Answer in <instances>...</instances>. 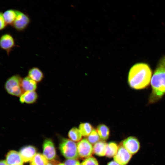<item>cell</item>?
<instances>
[{
	"mask_svg": "<svg viewBox=\"0 0 165 165\" xmlns=\"http://www.w3.org/2000/svg\"><path fill=\"white\" fill-rule=\"evenodd\" d=\"M152 72L149 65L144 62L138 63L130 68L128 76L130 87L135 90L143 89L151 82Z\"/></svg>",
	"mask_w": 165,
	"mask_h": 165,
	"instance_id": "cell-1",
	"label": "cell"
},
{
	"mask_svg": "<svg viewBox=\"0 0 165 165\" xmlns=\"http://www.w3.org/2000/svg\"><path fill=\"white\" fill-rule=\"evenodd\" d=\"M152 91L148 103L159 101L165 94V55L159 61L151 79Z\"/></svg>",
	"mask_w": 165,
	"mask_h": 165,
	"instance_id": "cell-2",
	"label": "cell"
},
{
	"mask_svg": "<svg viewBox=\"0 0 165 165\" xmlns=\"http://www.w3.org/2000/svg\"><path fill=\"white\" fill-rule=\"evenodd\" d=\"M22 79L19 75H13L6 81L5 89L9 94L16 97H20L24 92L22 87Z\"/></svg>",
	"mask_w": 165,
	"mask_h": 165,
	"instance_id": "cell-3",
	"label": "cell"
},
{
	"mask_svg": "<svg viewBox=\"0 0 165 165\" xmlns=\"http://www.w3.org/2000/svg\"><path fill=\"white\" fill-rule=\"evenodd\" d=\"M62 155L67 159H77L79 157L77 145L71 140L62 138L59 146Z\"/></svg>",
	"mask_w": 165,
	"mask_h": 165,
	"instance_id": "cell-4",
	"label": "cell"
},
{
	"mask_svg": "<svg viewBox=\"0 0 165 165\" xmlns=\"http://www.w3.org/2000/svg\"><path fill=\"white\" fill-rule=\"evenodd\" d=\"M30 22V18L27 14L16 10V17L12 26L16 30L22 31L27 28Z\"/></svg>",
	"mask_w": 165,
	"mask_h": 165,
	"instance_id": "cell-5",
	"label": "cell"
},
{
	"mask_svg": "<svg viewBox=\"0 0 165 165\" xmlns=\"http://www.w3.org/2000/svg\"><path fill=\"white\" fill-rule=\"evenodd\" d=\"M77 145L79 155L80 157L87 158L92 155L93 148L91 144L86 139H82Z\"/></svg>",
	"mask_w": 165,
	"mask_h": 165,
	"instance_id": "cell-6",
	"label": "cell"
},
{
	"mask_svg": "<svg viewBox=\"0 0 165 165\" xmlns=\"http://www.w3.org/2000/svg\"><path fill=\"white\" fill-rule=\"evenodd\" d=\"M131 157L132 154L123 145H120L119 147L116 154L114 157V159L120 165H126Z\"/></svg>",
	"mask_w": 165,
	"mask_h": 165,
	"instance_id": "cell-7",
	"label": "cell"
},
{
	"mask_svg": "<svg viewBox=\"0 0 165 165\" xmlns=\"http://www.w3.org/2000/svg\"><path fill=\"white\" fill-rule=\"evenodd\" d=\"M43 155L48 160H53L56 156V151L54 144L49 138L45 139L43 145Z\"/></svg>",
	"mask_w": 165,
	"mask_h": 165,
	"instance_id": "cell-8",
	"label": "cell"
},
{
	"mask_svg": "<svg viewBox=\"0 0 165 165\" xmlns=\"http://www.w3.org/2000/svg\"><path fill=\"white\" fill-rule=\"evenodd\" d=\"M122 145L131 154H134L139 150L140 143L134 137L130 136L122 142Z\"/></svg>",
	"mask_w": 165,
	"mask_h": 165,
	"instance_id": "cell-9",
	"label": "cell"
},
{
	"mask_svg": "<svg viewBox=\"0 0 165 165\" xmlns=\"http://www.w3.org/2000/svg\"><path fill=\"white\" fill-rule=\"evenodd\" d=\"M15 42L13 36L10 34L5 33L0 37V46L1 48L9 53L15 46Z\"/></svg>",
	"mask_w": 165,
	"mask_h": 165,
	"instance_id": "cell-10",
	"label": "cell"
},
{
	"mask_svg": "<svg viewBox=\"0 0 165 165\" xmlns=\"http://www.w3.org/2000/svg\"><path fill=\"white\" fill-rule=\"evenodd\" d=\"M19 153L24 162H30L36 154V150L33 146L28 145L22 148Z\"/></svg>",
	"mask_w": 165,
	"mask_h": 165,
	"instance_id": "cell-11",
	"label": "cell"
},
{
	"mask_svg": "<svg viewBox=\"0 0 165 165\" xmlns=\"http://www.w3.org/2000/svg\"><path fill=\"white\" fill-rule=\"evenodd\" d=\"M6 161L8 165H23L24 161L19 152L11 150L7 153Z\"/></svg>",
	"mask_w": 165,
	"mask_h": 165,
	"instance_id": "cell-12",
	"label": "cell"
},
{
	"mask_svg": "<svg viewBox=\"0 0 165 165\" xmlns=\"http://www.w3.org/2000/svg\"><path fill=\"white\" fill-rule=\"evenodd\" d=\"M38 97V95L35 91H26L20 97L19 101L22 104H32L36 101Z\"/></svg>",
	"mask_w": 165,
	"mask_h": 165,
	"instance_id": "cell-13",
	"label": "cell"
},
{
	"mask_svg": "<svg viewBox=\"0 0 165 165\" xmlns=\"http://www.w3.org/2000/svg\"><path fill=\"white\" fill-rule=\"evenodd\" d=\"M22 87L24 92L35 91L37 87V82L28 76L22 79Z\"/></svg>",
	"mask_w": 165,
	"mask_h": 165,
	"instance_id": "cell-14",
	"label": "cell"
},
{
	"mask_svg": "<svg viewBox=\"0 0 165 165\" xmlns=\"http://www.w3.org/2000/svg\"><path fill=\"white\" fill-rule=\"evenodd\" d=\"M28 76L37 83L42 81L44 77L42 71L36 67H33L29 69Z\"/></svg>",
	"mask_w": 165,
	"mask_h": 165,
	"instance_id": "cell-15",
	"label": "cell"
},
{
	"mask_svg": "<svg viewBox=\"0 0 165 165\" xmlns=\"http://www.w3.org/2000/svg\"><path fill=\"white\" fill-rule=\"evenodd\" d=\"M107 144L104 141H98L94 146V152L99 156H102L105 155Z\"/></svg>",
	"mask_w": 165,
	"mask_h": 165,
	"instance_id": "cell-16",
	"label": "cell"
},
{
	"mask_svg": "<svg viewBox=\"0 0 165 165\" xmlns=\"http://www.w3.org/2000/svg\"><path fill=\"white\" fill-rule=\"evenodd\" d=\"M4 19L7 25H12L16 16V10L11 9L3 13Z\"/></svg>",
	"mask_w": 165,
	"mask_h": 165,
	"instance_id": "cell-17",
	"label": "cell"
},
{
	"mask_svg": "<svg viewBox=\"0 0 165 165\" xmlns=\"http://www.w3.org/2000/svg\"><path fill=\"white\" fill-rule=\"evenodd\" d=\"M96 130L100 137L103 140H106L109 136L110 130L109 128L105 125L100 124L98 126Z\"/></svg>",
	"mask_w": 165,
	"mask_h": 165,
	"instance_id": "cell-18",
	"label": "cell"
},
{
	"mask_svg": "<svg viewBox=\"0 0 165 165\" xmlns=\"http://www.w3.org/2000/svg\"><path fill=\"white\" fill-rule=\"evenodd\" d=\"M48 162L43 154L37 153L30 161V165H46Z\"/></svg>",
	"mask_w": 165,
	"mask_h": 165,
	"instance_id": "cell-19",
	"label": "cell"
},
{
	"mask_svg": "<svg viewBox=\"0 0 165 165\" xmlns=\"http://www.w3.org/2000/svg\"><path fill=\"white\" fill-rule=\"evenodd\" d=\"M119 147L117 144L114 142H111L107 144L106 156L109 158L114 157L116 154Z\"/></svg>",
	"mask_w": 165,
	"mask_h": 165,
	"instance_id": "cell-20",
	"label": "cell"
},
{
	"mask_svg": "<svg viewBox=\"0 0 165 165\" xmlns=\"http://www.w3.org/2000/svg\"><path fill=\"white\" fill-rule=\"evenodd\" d=\"M68 135L71 140L75 141H80L82 136L79 129L76 127H73L71 129Z\"/></svg>",
	"mask_w": 165,
	"mask_h": 165,
	"instance_id": "cell-21",
	"label": "cell"
},
{
	"mask_svg": "<svg viewBox=\"0 0 165 165\" xmlns=\"http://www.w3.org/2000/svg\"><path fill=\"white\" fill-rule=\"evenodd\" d=\"M79 129L82 136H88L93 130L91 125L89 123H82L80 124Z\"/></svg>",
	"mask_w": 165,
	"mask_h": 165,
	"instance_id": "cell-22",
	"label": "cell"
},
{
	"mask_svg": "<svg viewBox=\"0 0 165 165\" xmlns=\"http://www.w3.org/2000/svg\"><path fill=\"white\" fill-rule=\"evenodd\" d=\"M100 137L96 130L93 129L90 134L87 137V140L91 144H95L98 141Z\"/></svg>",
	"mask_w": 165,
	"mask_h": 165,
	"instance_id": "cell-23",
	"label": "cell"
},
{
	"mask_svg": "<svg viewBox=\"0 0 165 165\" xmlns=\"http://www.w3.org/2000/svg\"><path fill=\"white\" fill-rule=\"evenodd\" d=\"M81 165H98V163L96 159L90 156L85 159L82 162Z\"/></svg>",
	"mask_w": 165,
	"mask_h": 165,
	"instance_id": "cell-24",
	"label": "cell"
},
{
	"mask_svg": "<svg viewBox=\"0 0 165 165\" xmlns=\"http://www.w3.org/2000/svg\"><path fill=\"white\" fill-rule=\"evenodd\" d=\"M64 164V165H81L79 162L75 159H68Z\"/></svg>",
	"mask_w": 165,
	"mask_h": 165,
	"instance_id": "cell-25",
	"label": "cell"
},
{
	"mask_svg": "<svg viewBox=\"0 0 165 165\" xmlns=\"http://www.w3.org/2000/svg\"><path fill=\"white\" fill-rule=\"evenodd\" d=\"M0 30L1 31L4 30L7 25L6 24L3 16V13H1L0 14Z\"/></svg>",
	"mask_w": 165,
	"mask_h": 165,
	"instance_id": "cell-26",
	"label": "cell"
},
{
	"mask_svg": "<svg viewBox=\"0 0 165 165\" xmlns=\"http://www.w3.org/2000/svg\"><path fill=\"white\" fill-rule=\"evenodd\" d=\"M107 165H120L115 161H111L108 163Z\"/></svg>",
	"mask_w": 165,
	"mask_h": 165,
	"instance_id": "cell-27",
	"label": "cell"
},
{
	"mask_svg": "<svg viewBox=\"0 0 165 165\" xmlns=\"http://www.w3.org/2000/svg\"><path fill=\"white\" fill-rule=\"evenodd\" d=\"M0 165H8L5 160H1L0 162Z\"/></svg>",
	"mask_w": 165,
	"mask_h": 165,
	"instance_id": "cell-28",
	"label": "cell"
},
{
	"mask_svg": "<svg viewBox=\"0 0 165 165\" xmlns=\"http://www.w3.org/2000/svg\"><path fill=\"white\" fill-rule=\"evenodd\" d=\"M46 165H54V164L48 162Z\"/></svg>",
	"mask_w": 165,
	"mask_h": 165,
	"instance_id": "cell-29",
	"label": "cell"
},
{
	"mask_svg": "<svg viewBox=\"0 0 165 165\" xmlns=\"http://www.w3.org/2000/svg\"><path fill=\"white\" fill-rule=\"evenodd\" d=\"M58 165H64V164L63 163H60L58 164Z\"/></svg>",
	"mask_w": 165,
	"mask_h": 165,
	"instance_id": "cell-30",
	"label": "cell"
}]
</instances>
